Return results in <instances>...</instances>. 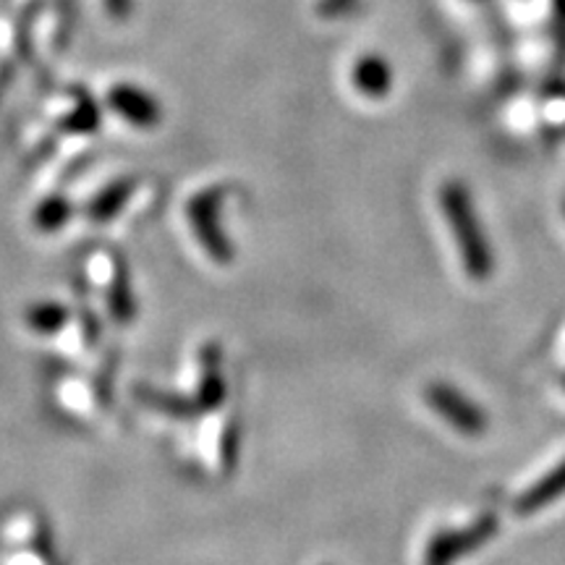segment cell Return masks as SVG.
Segmentation results:
<instances>
[{
	"label": "cell",
	"instance_id": "1",
	"mask_svg": "<svg viewBox=\"0 0 565 565\" xmlns=\"http://www.w3.org/2000/svg\"><path fill=\"white\" fill-rule=\"evenodd\" d=\"M437 202L466 275L477 282H487L494 275V249L469 186L463 181H445Z\"/></svg>",
	"mask_w": 565,
	"mask_h": 565
},
{
	"label": "cell",
	"instance_id": "16",
	"mask_svg": "<svg viewBox=\"0 0 565 565\" xmlns=\"http://www.w3.org/2000/svg\"><path fill=\"white\" fill-rule=\"evenodd\" d=\"M103 6H105V13H108L116 24L129 21L134 13V0H103Z\"/></svg>",
	"mask_w": 565,
	"mask_h": 565
},
{
	"label": "cell",
	"instance_id": "3",
	"mask_svg": "<svg viewBox=\"0 0 565 565\" xmlns=\"http://www.w3.org/2000/svg\"><path fill=\"white\" fill-rule=\"evenodd\" d=\"M223 186H207L200 194H194L186 204V217L192 223L196 242L215 265H231L236 252L223 231Z\"/></svg>",
	"mask_w": 565,
	"mask_h": 565
},
{
	"label": "cell",
	"instance_id": "17",
	"mask_svg": "<svg viewBox=\"0 0 565 565\" xmlns=\"http://www.w3.org/2000/svg\"><path fill=\"white\" fill-rule=\"evenodd\" d=\"M353 0H320V13L322 17H338V13H343Z\"/></svg>",
	"mask_w": 565,
	"mask_h": 565
},
{
	"label": "cell",
	"instance_id": "15",
	"mask_svg": "<svg viewBox=\"0 0 565 565\" xmlns=\"http://www.w3.org/2000/svg\"><path fill=\"white\" fill-rule=\"evenodd\" d=\"M238 424L236 422H231V427L225 429V435H223V466H225V471H233L236 469V458H238Z\"/></svg>",
	"mask_w": 565,
	"mask_h": 565
},
{
	"label": "cell",
	"instance_id": "13",
	"mask_svg": "<svg viewBox=\"0 0 565 565\" xmlns=\"http://www.w3.org/2000/svg\"><path fill=\"white\" fill-rule=\"evenodd\" d=\"M71 215H74V207H71L66 196L53 194L38 204L32 221H34V228L40 233H58L63 225L71 221Z\"/></svg>",
	"mask_w": 565,
	"mask_h": 565
},
{
	"label": "cell",
	"instance_id": "11",
	"mask_svg": "<svg viewBox=\"0 0 565 565\" xmlns=\"http://www.w3.org/2000/svg\"><path fill=\"white\" fill-rule=\"evenodd\" d=\"M137 401L141 406L152 408V412L171 416V419H189L200 412V406L194 404V398L175 393H162L158 387H137Z\"/></svg>",
	"mask_w": 565,
	"mask_h": 565
},
{
	"label": "cell",
	"instance_id": "2",
	"mask_svg": "<svg viewBox=\"0 0 565 565\" xmlns=\"http://www.w3.org/2000/svg\"><path fill=\"white\" fill-rule=\"evenodd\" d=\"M500 532V521L494 513L477 515L466 526L437 529L424 547V565H456L469 555L490 545Z\"/></svg>",
	"mask_w": 565,
	"mask_h": 565
},
{
	"label": "cell",
	"instance_id": "7",
	"mask_svg": "<svg viewBox=\"0 0 565 565\" xmlns=\"http://www.w3.org/2000/svg\"><path fill=\"white\" fill-rule=\"evenodd\" d=\"M561 498H565V458L557 461L547 475H542L532 487H526V490L515 498L513 513L534 515L545 511L550 505H555Z\"/></svg>",
	"mask_w": 565,
	"mask_h": 565
},
{
	"label": "cell",
	"instance_id": "5",
	"mask_svg": "<svg viewBox=\"0 0 565 565\" xmlns=\"http://www.w3.org/2000/svg\"><path fill=\"white\" fill-rule=\"evenodd\" d=\"M108 105L134 129H154L162 121V108L158 97L131 82H118L108 89Z\"/></svg>",
	"mask_w": 565,
	"mask_h": 565
},
{
	"label": "cell",
	"instance_id": "4",
	"mask_svg": "<svg viewBox=\"0 0 565 565\" xmlns=\"http://www.w3.org/2000/svg\"><path fill=\"white\" fill-rule=\"evenodd\" d=\"M424 401H427V406L433 408L448 427H454L456 433H461L466 437H479L490 429V414H487V408L479 406L469 393L461 391V387L437 380V383L427 385Z\"/></svg>",
	"mask_w": 565,
	"mask_h": 565
},
{
	"label": "cell",
	"instance_id": "18",
	"mask_svg": "<svg viewBox=\"0 0 565 565\" xmlns=\"http://www.w3.org/2000/svg\"><path fill=\"white\" fill-rule=\"evenodd\" d=\"M561 385H563V391H565V374L561 377Z\"/></svg>",
	"mask_w": 565,
	"mask_h": 565
},
{
	"label": "cell",
	"instance_id": "8",
	"mask_svg": "<svg viewBox=\"0 0 565 565\" xmlns=\"http://www.w3.org/2000/svg\"><path fill=\"white\" fill-rule=\"evenodd\" d=\"M113 267L108 286H105V307H108L110 320L116 324H131L134 315H137V301H134L129 267L121 259H113Z\"/></svg>",
	"mask_w": 565,
	"mask_h": 565
},
{
	"label": "cell",
	"instance_id": "6",
	"mask_svg": "<svg viewBox=\"0 0 565 565\" xmlns=\"http://www.w3.org/2000/svg\"><path fill=\"white\" fill-rule=\"evenodd\" d=\"M225 401L223 351L217 343H204L200 351V380L194 387V404L200 412H215Z\"/></svg>",
	"mask_w": 565,
	"mask_h": 565
},
{
	"label": "cell",
	"instance_id": "9",
	"mask_svg": "<svg viewBox=\"0 0 565 565\" xmlns=\"http://www.w3.org/2000/svg\"><path fill=\"white\" fill-rule=\"evenodd\" d=\"M134 186L137 181L134 179H118L108 183L103 192H97L92 196V202L87 204V217L92 223H110L113 217L118 215L126 207V202L131 200Z\"/></svg>",
	"mask_w": 565,
	"mask_h": 565
},
{
	"label": "cell",
	"instance_id": "12",
	"mask_svg": "<svg viewBox=\"0 0 565 565\" xmlns=\"http://www.w3.org/2000/svg\"><path fill=\"white\" fill-rule=\"evenodd\" d=\"M68 307L61 301H38L24 312V322L32 333L38 335H55L68 324Z\"/></svg>",
	"mask_w": 565,
	"mask_h": 565
},
{
	"label": "cell",
	"instance_id": "10",
	"mask_svg": "<svg viewBox=\"0 0 565 565\" xmlns=\"http://www.w3.org/2000/svg\"><path fill=\"white\" fill-rule=\"evenodd\" d=\"M351 79L353 87L362 92L364 97H372V100L385 97L393 87L391 68H387V63L383 58H377V55H364V58L353 66Z\"/></svg>",
	"mask_w": 565,
	"mask_h": 565
},
{
	"label": "cell",
	"instance_id": "19",
	"mask_svg": "<svg viewBox=\"0 0 565 565\" xmlns=\"http://www.w3.org/2000/svg\"><path fill=\"white\" fill-rule=\"evenodd\" d=\"M563 215H565V202H563Z\"/></svg>",
	"mask_w": 565,
	"mask_h": 565
},
{
	"label": "cell",
	"instance_id": "14",
	"mask_svg": "<svg viewBox=\"0 0 565 565\" xmlns=\"http://www.w3.org/2000/svg\"><path fill=\"white\" fill-rule=\"evenodd\" d=\"M63 129L71 134H95L100 129V108L89 95H82L76 108L63 118Z\"/></svg>",
	"mask_w": 565,
	"mask_h": 565
}]
</instances>
